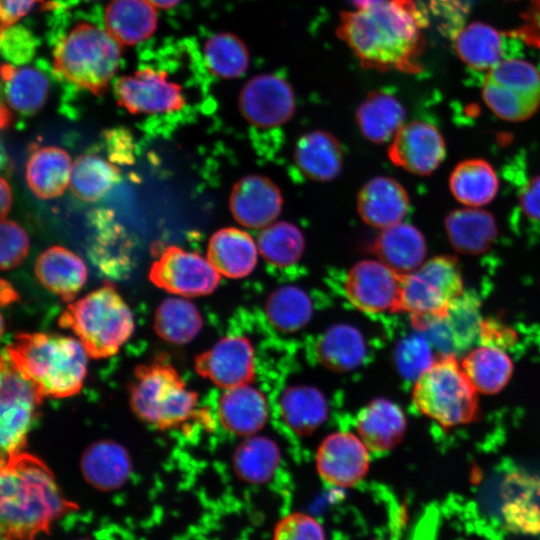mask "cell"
I'll use <instances>...</instances> for the list:
<instances>
[{
  "mask_svg": "<svg viewBox=\"0 0 540 540\" xmlns=\"http://www.w3.org/2000/svg\"><path fill=\"white\" fill-rule=\"evenodd\" d=\"M423 24L413 0H387L368 9L342 12L336 34L366 69L413 71Z\"/></svg>",
  "mask_w": 540,
  "mask_h": 540,
  "instance_id": "1",
  "label": "cell"
},
{
  "mask_svg": "<svg viewBox=\"0 0 540 540\" xmlns=\"http://www.w3.org/2000/svg\"><path fill=\"white\" fill-rule=\"evenodd\" d=\"M60 490L49 467L21 451L1 458L0 528L2 540H36L52 524L77 509Z\"/></svg>",
  "mask_w": 540,
  "mask_h": 540,
  "instance_id": "2",
  "label": "cell"
},
{
  "mask_svg": "<svg viewBox=\"0 0 540 540\" xmlns=\"http://www.w3.org/2000/svg\"><path fill=\"white\" fill-rule=\"evenodd\" d=\"M4 352L42 398L71 397L83 386L88 355L77 338L44 332L19 333Z\"/></svg>",
  "mask_w": 540,
  "mask_h": 540,
  "instance_id": "3",
  "label": "cell"
},
{
  "mask_svg": "<svg viewBox=\"0 0 540 540\" xmlns=\"http://www.w3.org/2000/svg\"><path fill=\"white\" fill-rule=\"evenodd\" d=\"M122 47L105 28L79 22L55 43L53 72L76 87L100 95L120 67Z\"/></svg>",
  "mask_w": 540,
  "mask_h": 540,
  "instance_id": "4",
  "label": "cell"
},
{
  "mask_svg": "<svg viewBox=\"0 0 540 540\" xmlns=\"http://www.w3.org/2000/svg\"><path fill=\"white\" fill-rule=\"evenodd\" d=\"M58 324L70 329L93 359L118 353L135 328L130 308L111 284L68 304Z\"/></svg>",
  "mask_w": 540,
  "mask_h": 540,
  "instance_id": "5",
  "label": "cell"
},
{
  "mask_svg": "<svg viewBox=\"0 0 540 540\" xmlns=\"http://www.w3.org/2000/svg\"><path fill=\"white\" fill-rule=\"evenodd\" d=\"M129 403L143 422L165 430L179 427L191 419L198 397L177 370L160 358L136 367Z\"/></svg>",
  "mask_w": 540,
  "mask_h": 540,
  "instance_id": "6",
  "label": "cell"
},
{
  "mask_svg": "<svg viewBox=\"0 0 540 540\" xmlns=\"http://www.w3.org/2000/svg\"><path fill=\"white\" fill-rule=\"evenodd\" d=\"M413 402L445 427L469 423L478 411L477 391L455 355H442L415 380Z\"/></svg>",
  "mask_w": 540,
  "mask_h": 540,
  "instance_id": "7",
  "label": "cell"
},
{
  "mask_svg": "<svg viewBox=\"0 0 540 540\" xmlns=\"http://www.w3.org/2000/svg\"><path fill=\"white\" fill-rule=\"evenodd\" d=\"M463 292L456 259L436 256L402 275L400 310L410 313L413 320L436 317Z\"/></svg>",
  "mask_w": 540,
  "mask_h": 540,
  "instance_id": "8",
  "label": "cell"
},
{
  "mask_svg": "<svg viewBox=\"0 0 540 540\" xmlns=\"http://www.w3.org/2000/svg\"><path fill=\"white\" fill-rule=\"evenodd\" d=\"M482 97L499 118L519 122L530 118L540 106V73L522 59H504L489 70Z\"/></svg>",
  "mask_w": 540,
  "mask_h": 540,
  "instance_id": "9",
  "label": "cell"
},
{
  "mask_svg": "<svg viewBox=\"0 0 540 540\" xmlns=\"http://www.w3.org/2000/svg\"><path fill=\"white\" fill-rule=\"evenodd\" d=\"M42 399L3 352L0 382L1 458L23 451Z\"/></svg>",
  "mask_w": 540,
  "mask_h": 540,
  "instance_id": "10",
  "label": "cell"
},
{
  "mask_svg": "<svg viewBox=\"0 0 540 540\" xmlns=\"http://www.w3.org/2000/svg\"><path fill=\"white\" fill-rule=\"evenodd\" d=\"M220 275L208 258L177 246H167L149 271V279L155 286L184 298L211 294L220 282Z\"/></svg>",
  "mask_w": 540,
  "mask_h": 540,
  "instance_id": "11",
  "label": "cell"
},
{
  "mask_svg": "<svg viewBox=\"0 0 540 540\" xmlns=\"http://www.w3.org/2000/svg\"><path fill=\"white\" fill-rule=\"evenodd\" d=\"M119 106L132 114H163L185 105L181 86L168 74L154 67H143L119 77L113 85Z\"/></svg>",
  "mask_w": 540,
  "mask_h": 540,
  "instance_id": "12",
  "label": "cell"
},
{
  "mask_svg": "<svg viewBox=\"0 0 540 540\" xmlns=\"http://www.w3.org/2000/svg\"><path fill=\"white\" fill-rule=\"evenodd\" d=\"M402 275L380 260H362L347 273L345 293L365 313L400 310Z\"/></svg>",
  "mask_w": 540,
  "mask_h": 540,
  "instance_id": "13",
  "label": "cell"
},
{
  "mask_svg": "<svg viewBox=\"0 0 540 540\" xmlns=\"http://www.w3.org/2000/svg\"><path fill=\"white\" fill-rule=\"evenodd\" d=\"M239 109L248 123L257 128H275L288 122L295 112L292 86L276 74L251 78L239 95Z\"/></svg>",
  "mask_w": 540,
  "mask_h": 540,
  "instance_id": "14",
  "label": "cell"
},
{
  "mask_svg": "<svg viewBox=\"0 0 540 540\" xmlns=\"http://www.w3.org/2000/svg\"><path fill=\"white\" fill-rule=\"evenodd\" d=\"M414 321L442 355L455 356L471 346L483 326L480 302L468 292L455 299L443 314Z\"/></svg>",
  "mask_w": 540,
  "mask_h": 540,
  "instance_id": "15",
  "label": "cell"
},
{
  "mask_svg": "<svg viewBox=\"0 0 540 540\" xmlns=\"http://www.w3.org/2000/svg\"><path fill=\"white\" fill-rule=\"evenodd\" d=\"M195 370L224 389L248 384L255 375L254 350L247 338L226 336L196 357Z\"/></svg>",
  "mask_w": 540,
  "mask_h": 540,
  "instance_id": "16",
  "label": "cell"
},
{
  "mask_svg": "<svg viewBox=\"0 0 540 540\" xmlns=\"http://www.w3.org/2000/svg\"><path fill=\"white\" fill-rule=\"evenodd\" d=\"M444 139L432 124L413 121L404 124L388 148L391 162L420 176L433 173L445 157Z\"/></svg>",
  "mask_w": 540,
  "mask_h": 540,
  "instance_id": "17",
  "label": "cell"
},
{
  "mask_svg": "<svg viewBox=\"0 0 540 540\" xmlns=\"http://www.w3.org/2000/svg\"><path fill=\"white\" fill-rule=\"evenodd\" d=\"M316 464L321 478L327 484L351 487L359 483L367 473L369 450L352 433H333L321 443Z\"/></svg>",
  "mask_w": 540,
  "mask_h": 540,
  "instance_id": "18",
  "label": "cell"
},
{
  "mask_svg": "<svg viewBox=\"0 0 540 540\" xmlns=\"http://www.w3.org/2000/svg\"><path fill=\"white\" fill-rule=\"evenodd\" d=\"M282 205L280 189L272 180L261 175H247L238 180L229 199L234 219L252 229H263L275 222Z\"/></svg>",
  "mask_w": 540,
  "mask_h": 540,
  "instance_id": "19",
  "label": "cell"
},
{
  "mask_svg": "<svg viewBox=\"0 0 540 540\" xmlns=\"http://www.w3.org/2000/svg\"><path fill=\"white\" fill-rule=\"evenodd\" d=\"M357 210L366 224L384 229L402 222L409 210V197L395 179L377 176L360 189Z\"/></svg>",
  "mask_w": 540,
  "mask_h": 540,
  "instance_id": "20",
  "label": "cell"
},
{
  "mask_svg": "<svg viewBox=\"0 0 540 540\" xmlns=\"http://www.w3.org/2000/svg\"><path fill=\"white\" fill-rule=\"evenodd\" d=\"M80 470L86 482L101 491H112L122 487L132 471L128 451L113 440L92 443L83 452Z\"/></svg>",
  "mask_w": 540,
  "mask_h": 540,
  "instance_id": "21",
  "label": "cell"
},
{
  "mask_svg": "<svg viewBox=\"0 0 540 540\" xmlns=\"http://www.w3.org/2000/svg\"><path fill=\"white\" fill-rule=\"evenodd\" d=\"M34 270L42 286L67 303L73 302L87 280L83 260L62 246H52L42 252Z\"/></svg>",
  "mask_w": 540,
  "mask_h": 540,
  "instance_id": "22",
  "label": "cell"
},
{
  "mask_svg": "<svg viewBox=\"0 0 540 540\" xmlns=\"http://www.w3.org/2000/svg\"><path fill=\"white\" fill-rule=\"evenodd\" d=\"M259 249L246 231L226 227L216 231L208 242L207 258L227 278L239 279L256 267Z\"/></svg>",
  "mask_w": 540,
  "mask_h": 540,
  "instance_id": "23",
  "label": "cell"
},
{
  "mask_svg": "<svg viewBox=\"0 0 540 540\" xmlns=\"http://www.w3.org/2000/svg\"><path fill=\"white\" fill-rule=\"evenodd\" d=\"M356 428L367 449L381 454L400 442L406 429V419L398 405L386 399H376L358 413Z\"/></svg>",
  "mask_w": 540,
  "mask_h": 540,
  "instance_id": "24",
  "label": "cell"
},
{
  "mask_svg": "<svg viewBox=\"0 0 540 540\" xmlns=\"http://www.w3.org/2000/svg\"><path fill=\"white\" fill-rule=\"evenodd\" d=\"M157 9L147 0H111L104 11L107 32L122 46H134L156 31Z\"/></svg>",
  "mask_w": 540,
  "mask_h": 540,
  "instance_id": "25",
  "label": "cell"
},
{
  "mask_svg": "<svg viewBox=\"0 0 540 540\" xmlns=\"http://www.w3.org/2000/svg\"><path fill=\"white\" fill-rule=\"evenodd\" d=\"M373 250L378 260L404 275L424 263L427 246L420 230L409 223L399 222L382 229Z\"/></svg>",
  "mask_w": 540,
  "mask_h": 540,
  "instance_id": "26",
  "label": "cell"
},
{
  "mask_svg": "<svg viewBox=\"0 0 540 540\" xmlns=\"http://www.w3.org/2000/svg\"><path fill=\"white\" fill-rule=\"evenodd\" d=\"M218 417L227 431L253 435L267 420V402L260 391L248 384L228 388L219 399Z\"/></svg>",
  "mask_w": 540,
  "mask_h": 540,
  "instance_id": "27",
  "label": "cell"
},
{
  "mask_svg": "<svg viewBox=\"0 0 540 540\" xmlns=\"http://www.w3.org/2000/svg\"><path fill=\"white\" fill-rule=\"evenodd\" d=\"M73 164L69 154L56 146L34 150L26 164V181L40 199L59 197L70 185Z\"/></svg>",
  "mask_w": 540,
  "mask_h": 540,
  "instance_id": "28",
  "label": "cell"
},
{
  "mask_svg": "<svg viewBox=\"0 0 540 540\" xmlns=\"http://www.w3.org/2000/svg\"><path fill=\"white\" fill-rule=\"evenodd\" d=\"M294 161L301 172L315 181H330L341 172L343 151L339 141L330 133L314 130L296 142Z\"/></svg>",
  "mask_w": 540,
  "mask_h": 540,
  "instance_id": "29",
  "label": "cell"
},
{
  "mask_svg": "<svg viewBox=\"0 0 540 540\" xmlns=\"http://www.w3.org/2000/svg\"><path fill=\"white\" fill-rule=\"evenodd\" d=\"M1 72L4 96L11 109L22 115L42 109L48 98L49 80L41 70L4 63Z\"/></svg>",
  "mask_w": 540,
  "mask_h": 540,
  "instance_id": "30",
  "label": "cell"
},
{
  "mask_svg": "<svg viewBox=\"0 0 540 540\" xmlns=\"http://www.w3.org/2000/svg\"><path fill=\"white\" fill-rule=\"evenodd\" d=\"M356 120L366 139L383 144L392 140L405 124V109L392 94L373 91L359 105Z\"/></svg>",
  "mask_w": 540,
  "mask_h": 540,
  "instance_id": "31",
  "label": "cell"
},
{
  "mask_svg": "<svg viewBox=\"0 0 540 540\" xmlns=\"http://www.w3.org/2000/svg\"><path fill=\"white\" fill-rule=\"evenodd\" d=\"M451 245L464 254L477 255L486 251L497 235L493 216L477 207H466L451 212L445 221Z\"/></svg>",
  "mask_w": 540,
  "mask_h": 540,
  "instance_id": "32",
  "label": "cell"
},
{
  "mask_svg": "<svg viewBox=\"0 0 540 540\" xmlns=\"http://www.w3.org/2000/svg\"><path fill=\"white\" fill-rule=\"evenodd\" d=\"M462 367L477 392L495 394L511 378L513 364L508 354L498 345L484 343L468 352Z\"/></svg>",
  "mask_w": 540,
  "mask_h": 540,
  "instance_id": "33",
  "label": "cell"
},
{
  "mask_svg": "<svg viewBox=\"0 0 540 540\" xmlns=\"http://www.w3.org/2000/svg\"><path fill=\"white\" fill-rule=\"evenodd\" d=\"M499 187L493 167L483 159H468L460 162L449 178L453 196L467 207H481L490 203Z\"/></svg>",
  "mask_w": 540,
  "mask_h": 540,
  "instance_id": "34",
  "label": "cell"
},
{
  "mask_svg": "<svg viewBox=\"0 0 540 540\" xmlns=\"http://www.w3.org/2000/svg\"><path fill=\"white\" fill-rule=\"evenodd\" d=\"M315 353L326 368L344 372L362 363L366 346L362 334L356 328L339 324L320 335L315 344Z\"/></svg>",
  "mask_w": 540,
  "mask_h": 540,
  "instance_id": "35",
  "label": "cell"
},
{
  "mask_svg": "<svg viewBox=\"0 0 540 540\" xmlns=\"http://www.w3.org/2000/svg\"><path fill=\"white\" fill-rule=\"evenodd\" d=\"M280 414L287 426L299 435L315 431L326 419L328 405L323 394L310 386L288 388L280 399Z\"/></svg>",
  "mask_w": 540,
  "mask_h": 540,
  "instance_id": "36",
  "label": "cell"
},
{
  "mask_svg": "<svg viewBox=\"0 0 540 540\" xmlns=\"http://www.w3.org/2000/svg\"><path fill=\"white\" fill-rule=\"evenodd\" d=\"M455 47L462 61L474 70L489 71L504 60V38L480 22L465 26L456 36Z\"/></svg>",
  "mask_w": 540,
  "mask_h": 540,
  "instance_id": "37",
  "label": "cell"
},
{
  "mask_svg": "<svg viewBox=\"0 0 540 540\" xmlns=\"http://www.w3.org/2000/svg\"><path fill=\"white\" fill-rule=\"evenodd\" d=\"M121 179L120 170L112 161L89 153L76 158L72 167L70 188L80 200L97 201Z\"/></svg>",
  "mask_w": 540,
  "mask_h": 540,
  "instance_id": "38",
  "label": "cell"
},
{
  "mask_svg": "<svg viewBox=\"0 0 540 540\" xmlns=\"http://www.w3.org/2000/svg\"><path fill=\"white\" fill-rule=\"evenodd\" d=\"M154 330L163 340L177 345L192 341L202 327L197 307L185 298L163 300L154 316Z\"/></svg>",
  "mask_w": 540,
  "mask_h": 540,
  "instance_id": "39",
  "label": "cell"
},
{
  "mask_svg": "<svg viewBox=\"0 0 540 540\" xmlns=\"http://www.w3.org/2000/svg\"><path fill=\"white\" fill-rule=\"evenodd\" d=\"M203 57L208 70L221 79L243 76L250 63L246 44L230 32H219L208 38L204 44Z\"/></svg>",
  "mask_w": 540,
  "mask_h": 540,
  "instance_id": "40",
  "label": "cell"
},
{
  "mask_svg": "<svg viewBox=\"0 0 540 540\" xmlns=\"http://www.w3.org/2000/svg\"><path fill=\"white\" fill-rule=\"evenodd\" d=\"M278 446L266 437H251L236 449L233 467L237 475L250 483H264L272 478L280 463Z\"/></svg>",
  "mask_w": 540,
  "mask_h": 540,
  "instance_id": "41",
  "label": "cell"
},
{
  "mask_svg": "<svg viewBox=\"0 0 540 540\" xmlns=\"http://www.w3.org/2000/svg\"><path fill=\"white\" fill-rule=\"evenodd\" d=\"M265 310L275 328L284 332H295L309 322L313 305L308 294L301 288L284 286L272 292Z\"/></svg>",
  "mask_w": 540,
  "mask_h": 540,
  "instance_id": "42",
  "label": "cell"
},
{
  "mask_svg": "<svg viewBox=\"0 0 540 540\" xmlns=\"http://www.w3.org/2000/svg\"><path fill=\"white\" fill-rule=\"evenodd\" d=\"M257 245L259 253L268 263L287 267L300 260L305 249V240L297 226L280 221L262 229Z\"/></svg>",
  "mask_w": 540,
  "mask_h": 540,
  "instance_id": "43",
  "label": "cell"
},
{
  "mask_svg": "<svg viewBox=\"0 0 540 540\" xmlns=\"http://www.w3.org/2000/svg\"><path fill=\"white\" fill-rule=\"evenodd\" d=\"M499 513L508 531L521 535H540V490L532 487L505 496Z\"/></svg>",
  "mask_w": 540,
  "mask_h": 540,
  "instance_id": "44",
  "label": "cell"
},
{
  "mask_svg": "<svg viewBox=\"0 0 540 540\" xmlns=\"http://www.w3.org/2000/svg\"><path fill=\"white\" fill-rule=\"evenodd\" d=\"M0 48L7 63L26 65L35 55L37 41L31 31L17 23L1 27Z\"/></svg>",
  "mask_w": 540,
  "mask_h": 540,
  "instance_id": "45",
  "label": "cell"
},
{
  "mask_svg": "<svg viewBox=\"0 0 540 540\" xmlns=\"http://www.w3.org/2000/svg\"><path fill=\"white\" fill-rule=\"evenodd\" d=\"M396 362L402 376L416 380L434 362L428 340L420 336L405 339L397 349Z\"/></svg>",
  "mask_w": 540,
  "mask_h": 540,
  "instance_id": "46",
  "label": "cell"
},
{
  "mask_svg": "<svg viewBox=\"0 0 540 540\" xmlns=\"http://www.w3.org/2000/svg\"><path fill=\"white\" fill-rule=\"evenodd\" d=\"M0 266L3 270L12 269L25 259L29 251V237L26 231L16 222H1Z\"/></svg>",
  "mask_w": 540,
  "mask_h": 540,
  "instance_id": "47",
  "label": "cell"
},
{
  "mask_svg": "<svg viewBox=\"0 0 540 540\" xmlns=\"http://www.w3.org/2000/svg\"><path fill=\"white\" fill-rule=\"evenodd\" d=\"M273 540H325V532L314 517L292 513L279 521Z\"/></svg>",
  "mask_w": 540,
  "mask_h": 540,
  "instance_id": "48",
  "label": "cell"
},
{
  "mask_svg": "<svg viewBox=\"0 0 540 540\" xmlns=\"http://www.w3.org/2000/svg\"><path fill=\"white\" fill-rule=\"evenodd\" d=\"M110 161L130 164L134 160V143L127 129L114 128L104 132Z\"/></svg>",
  "mask_w": 540,
  "mask_h": 540,
  "instance_id": "49",
  "label": "cell"
},
{
  "mask_svg": "<svg viewBox=\"0 0 540 540\" xmlns=\"http://www.w3.org/2000/svg\"><path fill=\"white\" fill-rule=\"evenodd\" d=\"M519 202L523 214L529 220L540 223V175L532 177L524 185Z\"/></svg>",
  "mask_w": 540,
  "mask_h": 540,
  "instance_id": "50",
  "label": "cell"
},
{
  "mask_svg": "<svg viewBox=\"0 0 540 540\" xmlns=\"http://www.w3.org/2000/svg\"><path fill=\"white\" fill-rule=\"evenodd\" d=\"M12 203V193L7 181L1 178V218L5 219Z\"/></svg>",
  "mask_w": 540,
  "mask_h": 540,
  "instance_id": "51",
  "label": "cell"
},
{
  "mask_svg": "<svg viewBox=\"0 0 540 540\" xmlns=\"http://www.w3.org/2000/svg\"><path fill=\"white\" fill-rule=\"evenodd\" d=\"M17 293L14 288L4 279L1 280V302L2 304H9L16 301Z\"/></svg>",
  "mask_w": 540,
  "mask_h": 540,
  "instance_id": "52",
  "label": "cell"
},
{
  "mask_svg": "<svg viewBox=\"0 0 540 540\" xmlns=\"http://www.w3.org/2000/svg\"><path fill=\"white\" fill-rule=\"evenodd\" d=\"M387 0H351L354 9L363 10L379 5Z\"/></svg>",
  "mask_w": 540,
  "mask_h": 540,
  "instance_id": "53",
  "label": "cell"
},
{
  "mask_svg": "<svg viewBox=\"0 0 540 540\" xmlns=\"http://www.w3.org/2000/svg\"><path fill=\"white\" fill-rule=\"evenodd\" d=\"M150 2L156 9L167 10L178 5L181 0H147Z\"/></svg>",
  "mask_w": 540,
  "mask_h": 540,
  "instance_id": "54",
  "label": "cell"
},
{
  "mask_svg": "<svg viewBox=\"0 0 540 540\" xmlns=\"http://www.w3.org/2000/svg\"><path fill=\"white\" fill-rule=\"evenodd\" d=\"M85 1H99V0H85Z\"/></svg>",
  "mask_w": 540,
  "mask_h": 540,
  "instance_id": "55",
  "label": "cell"
}]
</instances>
